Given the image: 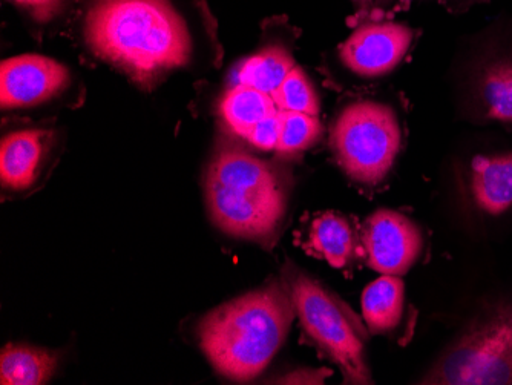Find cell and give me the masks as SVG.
I'll list each match as a JSON object with an SVG mask.
<instances>
[{
    "instance_id": "7",
    "label": "cell",
    "mask_w": 512,
    "mask_h": 385,
    "mask_svg": "<svg viewBox=\"0 0 512 385\" xmlns=\"http://www.w3.org/2000/svg\"><path fill=\"white\" fill-rule=\"evenodd\" d=\"M367 261L384 275L407 274L422 252V234L413 221L399 212H375L362 228Z\"/></svg>"
},
{
    "instance_id": "16",
    "label": "cell",
    "mask_w": 512,
    "mask_h": 385,
    "mask_svg": "<svg viewBox=\"0 0 512 385\" xmlns=\"http://www.w3.org/2000/svg\"><path fill=\"white\" fill-rule=\"evenodd\" d=\"M319 134H321L319 116H312L307 112H290L284 120L283 132H281L276 152L292 155L306 151L318 140Z\"/></svg>"
},
{
    "instance_id": "8",
    "label": "cell",
    "mask_w": 512,
    "mask_h": 385,
    "mask_svg": "<svg viewBox=\"0 0 512 385\" xmlns=\"http://www.w3.org/2000/svg\"><path fill=\"white\" fill-rule=\"evenodd\" d=\"M69 80L68 68L50 57H11L0 65V103L4 109L40 105L62 94Z\"/></svg>"
},
{
    "instance_id": "6",
    "label": "cell",
    "mask_w": 512,
    "mask_h": 385,
    "mask_svg": "<svg viewBox=\"0 0 512 385\" xmlns=\"http://www.w3.org/2000/svg\"><path fill=\"white\" fill-rule=\"evenodd\" d=\"M402 134L393 109L370 100L345 106L332 129V148L353 180L376 185L384 180L401 149Z\"/></svg>"
},
{
    "instance_id": "14",
    "label": "cell",
    "mask_w": 512,
    "mask_h": 385,
    "mask_svg": "<svg viewBox=\"0 0 512 385\" xmlns=\"http://www.w3.org/2000/svg\"><path fill=\"white\" fill-rule=\"evenodd\" d=\"M404 283L396 275H384L373 281L362 295V313L370 332L396 329L404 312Z\"/></svg>"
},
{
    "instance_id": "3",
    "label": "cell",
    "mask_w": 512,
    "mask_h": 385,
    "mask_svg": "<svg viewBox=\"0 0 512 385\" xmlns=\"http://www.w3.org/2000/svg\"><path fill=\"white\" fill-rule=\"evenodd\" d=\"M207 206L218 228L232 237L267 240L284 212L286 191L278 174L241 149L218 152L207 169Z\"/></svg>"
},
{
    "instance_id": "15",
    "label": "cell",
    "mask_w": 512,
    "mask_h": 385,
    "mask_svg": "<svg viewBox=\"0 0 512 385\" xmlns=\"http://www.w3.org/2000/svg\"><path fill=\"white\" fill-rule=\"evenodd\" d=\"M310 247L333 267H344L355 258L356 238L345 218L324 214L313 221Z\"/></svg>"
},
{
    "instance_id": "11",
    "label": "cell",
    "mask_w": 512,
    "mask_h": 385,
    "mask_svg": "<svg viewBox=\"0 0 512 385\" xmlns=\"http://www.w3.org/2000/svg\"><path fill=\"white\" fill-rule=\"evenodd\" d=\"M50 134L37 129L11 132L0 146V178L4 188L23 191L36 183Z\"/></svg>"
},
{
    "instance_id": "17",
    "label": "cell",
    "mask_w": 512,
    "mask_h": 385,
    "mask_svg": "<svg viewBox=\"0 0 512 385\" xmlns=\"http://www.w3.org/2000/svg\"><path fill=\"white\" fill-rule=\"evenodd\" d=\"M14 2L22 7L30 8L40 19H48L62 0H14Z\"/></svg>"
},
{
    "instance_id": "4",
    "label": "cell",
    "mask_w": 512,
    "mask_h": 385,
    "mask_svg": "<svg viewBox=\"0 0 512 385\" xmlns=\"http://www.w3.org/2000/svg\"><path fill=\"white\" fill-rule=\"evenodd\" d=\"M421 384L511 385L512 301L480 310Z\"/></svg>"
},
{
    "instance_id": "18",
    "label": "cell",
    "mask_w": 512,
    "mask_h": 385,
    "mask_svg": "<svg viewBox=\"0 0 512 385\" xmlns=\"http://www.w3.org/2000/svg\"><path fill=\"white\" fill-rule=\"evenodd\" d=\"M361 2H365V4H368V2H373V0H361Z\"/></svg>"
},
{
    "instance_id": "5",
    "label": "cell",
    "mask_w": 512,
    "mask_h": 385,
    "mask_svg": "<svg viewBox=\"0 0 512 385\" xmlns=\"http://www.w3.org/2000/svg\"><path fill=\"white\" fill-rule=\"evenodd\" d=\"M296 315L310 338L341 367L345 381L371 384L365 361L367 330L358 316L319 281L293 264L283 270Z\"/></svg>"
},
{
    "instance_id": "10",
    "label": "cell",
    "mask_w": 512,
    "mask_h": 385,
    "mask_svg": "<svg viewBox=\"0 0 512 385\" xmlns=\"http://www.w3.org/2000/svg\"><path fill=\"white\" fill-rule=\"evenodd\" d=\"M465 197L477 212L499 217L512 208V151L476 155L465 174Z\"/></svg>"
},
{
    "instance_id": "1",
    "label": "cell",
    "mask_w": 512,
    "mask_h": 385,
    "mask_svg": "<svg viewBox=\"0 0 512 385\" xmlns=\"http://www.w3.org/2000/svg\"><path fill=\"white\" fill-rule=\"evenodd\" d=\"M85 40L97 57L145 86L192 54L188 25L169 0H92Z\"/></svg>"
},
{
    "instance_id": "13",
    "label": "cell",
    "mask_w": 512,
    "mask_h": 385,
    "mask_svg": "<svg viewBox=\"0 0 512 385\" xmlns=\"http://www.w3.org/2000/svg\"><path fill=\"white\" fill-rule=\"evenodd\" d=\"M56 369V353L39 347L8 344L0 355V382L4 385H42Z\"/></svg>"
},
{
    "instance_id": "12",
    "label": "cell",
    "mask_w": 512,
    "mask_h": 385,
    "mask_svg": "<svg viewBox=\"0 0 512 385\" xmlns=\"http://www.w3.org/2000/svg\"><path fill=\"white\" fill-rule=\"evenodd\" d=\"M473 102L483 119L512 125V54L480 63L473 79Z\"/></svg>"
},
{
    "instance_id": "9",
    "label": "cell",
    "mask_w": 512,
    "mask_h": 385,
    "mask_svg": "<svg viewBox=\"0 0 512 385\" xmlns=\"http://www.w3.org/2000/svg\"><path fill=\"white\" fill-rule=\"evenodd\" d=\"M414 31L396 22H373L353 31L345 40L339 56L352 73L361 77H379L393 71L413 43Z\"/></svg>"
},
{
    "instance_id": "2",
    "label": "cell",
    "mask_w": 512,
    "mask_h": 385,
    "mask_svg": "<svg viewBox=\"0 0 512 385\" xmlns=\"http://www.w3.org/2000/svg\"><path fill=\"white\" fill-rule=\"evenodd\" d=\"M295 315L284 283L269 284L209 313L198 327L201 349L221 375L250 381L283 346Z\"/></svg>"
}]
</instances>
